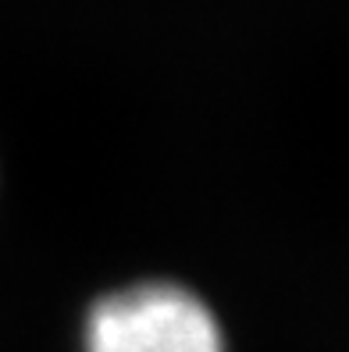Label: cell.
<instances>
[{
	"label": "cell",
	"instance_id": "1",
	"mask_svg": "<svg viewBox=\"0 0 349 352\" xmlns=\"http://www.w3.org/2000/svg\"><path fill=\"white\" fill-rule=\"evenodd\" d=\"M82 352H224V338L214 314L189 288L142 281L89 309Z\"/></svg>",
	"mask_w": 349,
	"mask_h": 352
}]
</instances>
